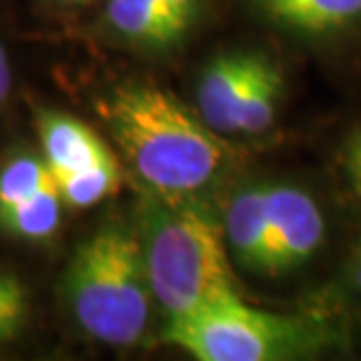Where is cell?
I'll return each instance as SVG.
<instances>
[{
	"instance_id": "1",
	"label": "cell",
	"mask_w": 361,
	"mask_h": 361,
	"mask_svg": "<svg viewBox=\"0 0 361 361\" xmlns=\"http://www.w3.org/2000/svg\"><path fill=\"white\" fill-rule=\"evenodd\" d=\"M101 115L121 153L151 191L187 197L227 165L229 149L219 135L161 87L121 85L101 103Z\"/></svg>"
},
{
	"instance_id": "2",
	"label": "cell",
	"mask_w": 361,
	"mask_h": 361,
	"mask_svg": "<svg viewBox=\"0 0 361 361\" xmlns=\"http://www.w3.org/2000/svg\"><path fill=\"white\" fill-rule=\"evenodd\" d=\"M139 225L153 297L169 319L239 297L221 229L185 195L147 193Z\"/></svg>"
},
{
	"instance_id": "3",
	"label": "cell",
	"mask_w": 361,
	"mask_h": 361,
	"mask_svg": "<svg viewBox=\"0 0 361 361\" xmlns=\"http://www.w3.org/2000/svg\"><path fill=\"white\" fill-rule=\"evenodd\" d=\"M59 299L90 339L118 348L139 343L153 299L139 233L118 223L90 233L66 263Z\"/></svg>"
},
{
	"instance_id": "4",
	"label": "cell",
	"mask_w": 361,
	"mask_h": 361,
	"mask_svg": "<svg viewBox=\"0 0 361 361\" xmlns=\"http://www.w3.org/2000/svg\"><path fill=\"white\" fill-rule=\"evenodd\" d=\"M331 337L317 317L257 310L241 297L169 319L165 327V341L199 361L303 360L323 351Z\"/></svg>"
},
{
	"instance_id": "5",
	"label": "cell",
	"mask_w": 361,
	"mask_h": 361,
	"mask_svg": "<svg viewBox=\"0 0 361 361\" xmlns=\"http://www.w3.org/2000/svg\"><path fill=\"white\" fill-rule=\"evenodd\" d=\"M267 257L265 275L301 267L322 247L325 219L310 193L293 185H265Z\"/></svg>"
},
{
	"instance_id": "6",
	"label": "cell",
	"mask_w": 361,
	"mask_h": 361,
	"mask_svg": "<svg viewBox=\"0 0 361 361\" xmlns=\"http://www.w3.org/2000/svg\"><path fill=\"white\" fill-rule=\"evenodd\" d=\"M32 125L40 155L51 167L54 179L99 167L115 159L87 123L59 109L35 106Z\"/></svg>"
},
{
	"instance_id": "7",
	"label": "cell",
	"mask_w": 361,
	"mask_h": 361,
	"mask_svg": "<svg viewBox=\"0 0 361 361\" xmlns=\"http://www.w3.org/2000/svg\"><path fill=\"white\" fill-rule=\"evenodd\" d=\"M257 52H229L209 63L199 78L197 104L215 133H235V121L259 63Z\"/></svg>"
},
{
	"instance_id": "8",
	"label": "cell",
	"mask_w": 361,
	"mask_h": 361,
	"mask_svg": "<svg viewBox=\"0 0 361 361\" xmlns=\"http://www.w3.org/2000/svg\"><path fill=\"white\" fill-rule=\"evenodd\" d=\"M225 233L235 259L249 271L265 275L267 257V215L265 185L243 187L227 207Z\"/></svg>"
},
{
	"instance_id": "9",
	"label": "cell",
	"mask_w": 361,
	"mask_h": 361,
	"mask_svg": "<svg viewBox=\"0 0 361 361\" xmlns=\"http://www.w3.org/2000/svg\"><path fill=\"white\" fill-rule=\"evenodd\" d=\"M273 23L305 37H327L361 20V0H259Z\"/></svg>"
},
{
	"instance_id": "10",
	"label": "cell",
	"mask_w": 361,
	"mask_h": 361,
	"mask_svg": "<svg viewBox=\"0 0 361 361\" xmlns=\"http://www.w3.org/2000/svg\"><path fill=\"white\" fill-rule=\"evenodd\" d=\"M104 16L113 30L139 47H173L189 30L159 0H109Z\"/></svg>"
},
{
	"instance_id": "11",
	"label": "cell",
	"mask_w": 361,
	"mask_h": 361,
	"mask_svg": "<svg viewBox=\"0 0 361 361\" xmlns=\"http://www.w3.org/2000/svg\"><path fill=\"white\" fill-rule=\"evenodd\" d=\"M65 209L59 187L52 185L16 205L0 209V235L20 245H51L61 233Z\"/></svg>"
},
{
	"instance_id": "12",
	"label": "cell",
	"mask_w": 361,
	"mask_h": 361,
	"mask_svg": "<svg viewBox=\"0 0 361 361\" xmlns=\"http://www.w3.org/2000/svg\"><path fill=\"white\" fill-rule=\"evenodd\" d=\"M281 92H283V75L279 66L265 54H261L257 68L239 106L235 133L257 135L269 129L277 116Z\"/></svg>"
},
{
	"instance_id": "13",
	"label": "cell",
	"mask_w": 361,
	"mask_h": 361,
	"mask_svg": "<svg viewBox=\"0 0 361 361\" xmlns=\"http://www.w3.org/2000/svg\"><path fill=\"white\" fill-rule=\"evenodd\" d=\"M54 180L66 209H90L99 205L106 197L115 195L121 183V173L116 161L113 159L99 167L65 175Z\"/></svg>"
},
{
	"instance_id": "14",
	"label": "cell",
	"mask_w": 361,
	"mask_h": 361,
	"mask_svg": "<svg viewBox=\"0 0 361 361\" xmlns=\"http://www.w3.org/2000/svg\"><path fill=\"white\" fill-rule=\"evenodd\" d=\"M14 87H16V71L11 49L0 39V118L8 111L13 101Z\"/></svg>"
},
{
	"instance_id": "15",
	"label": "cell",
	"mask_w": 361,
	"mask_h": 361,
	"mask_svg": "<svg viewBox=\"0 0 361 361\" xmlns=\"http://www.w3.org/2000/svg\"><path fill=\"white\" fill-rule=\"evenodd\" d=\"M159 2L187 28L193 25L199 13V0H159Z\"/></svg>"
},
{
	"instance_id": "16",
	"label": "cell",
	"mask_w": 361,
	"mask_h": 361,
	"mask_svg": "<svg viewBox=\"0 0 361 361\" xmlns=\"http://www.w3.org/2000/svg\"><path fill=\"white\" fill-rule=\"evenodd\" d=\"M345 161H348V169L349 173H351V177L361 187V133L353 135V139L349 141Z\"/></svg>"
},
{
	"instance_id": "17",
	"label": "cell",
	"mask_w": 361,
	"mask_h": 361,
	"mask_svg": "<svg viewBox=\"0 0 361 361\" xmlns=\"http://www.w3.org/2000/svg\"><path fill=\"white\" fill-rule=\"evenodd\" d=\"M355 279H357V285L361 289V241L360 247H357V255H355Z\"/></svg>"
},
{
	"instance_id": "18",
	"label": "cell",
	"mask_w": 361,
	"mask_h": 361,
	"mask_svg": "<svg viewBox=\"0 0 361 361\" xmlns=\"http://www.w3.org/2000/svg\"><path fill=\"white\" fill-rule=\"evenodd\" d=\"M59 4H82V2H89V0H54Z\"/></svg>"
}]
</instances>
